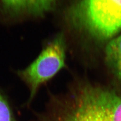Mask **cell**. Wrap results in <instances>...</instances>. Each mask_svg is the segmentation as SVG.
Wrapping results in <instances>:
<instances>
[{"label": "cell", "instance_id": "1", "mask_svg": "<svg viewBox=\"0 0 121 121\" xmlns=\"http://www.w3.org/2000/svg\"><path fill=\"white\" fill-rule=\"evenodd\" d=\"M32 121H121V94L79 83L65 94L51 96Z\"/></svg>", "mask_w": 121, "mask_h": 121}, {"label": "cell", "instance_id": "2", "mask_svg": "<svg viewBox=\"0 0 121 121\" xmlns=\"http://www.w3.org/2000/svg\"><path fill=\"white\" fill-rule=\"evenodd\" d=\"M72 13L78 25L96 39L121 31V0H80Z\"/></svg>", "mask_w": 121, "mask_h": 121}, {"label": "cell", "instance_id": "3", "mask_svg": "<svg viewBox=\"0 0 121 121\" xmlns=\"http://www.w3.org/2000/svg\"><path fill=\"white\" fill-rule=\"evenodd\" d=\"M66 43L64 37L59 35L49 43L34 61L17 74L27 85L31 103L40 87L50 80L65 66Z\"/></svg>", "mask_w": 121, "mask_h": 121}, {"label": "cell", "instance_id": "4", "mask_svg": "<svg viewBox=\"0 0 121 121\" xmlns=\"http://www.w3.org/2000/svg\"><path fill=\"white\" fill-rule=\"evenodd\" d=\"M56 0H0V22L24 14L40 15L50 11Z\"/></svg>", "mask_w": 121, "mask_h": 121}, {"label": "cell", "instance_id": "5", "mask_svg": "<svg viewBox=\"0 0 121 121\" xmlns=\"http://www.w3.org/2000/svg\"><path fill=\"white\" fill-rule=\"evenodd\" d=\"M105 58L113 74L121 83V34L107 45Z\"/></svg>", "mask_w": 121, "mask_h": 121}, {"label": "cell", "instance_id": "6", "mask_svg": "<svg viewBox=\"0 0 121 121\" xmlns=\"http://www.w3.org/2000/svg\"><path fill=\"white\" fill-rule=\"evenodd\" d=\"M0 121H16L10 105L0 92Z\"/></svg>", "mask_w": 121, "mask_h": 121}]
</instances>
